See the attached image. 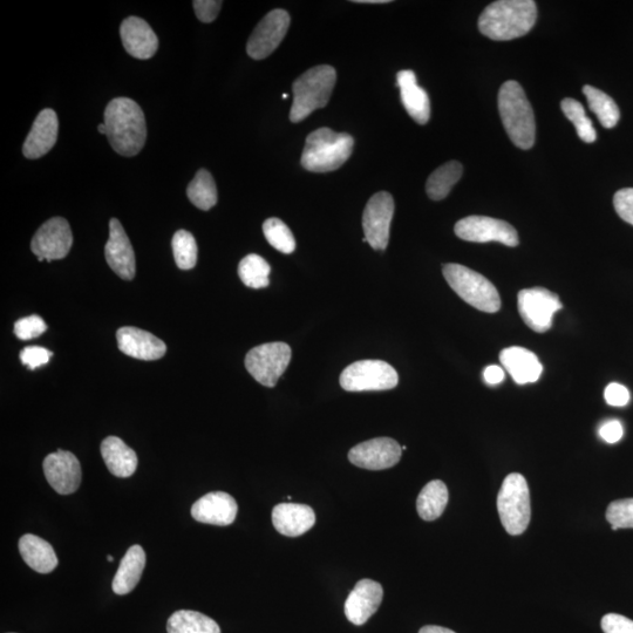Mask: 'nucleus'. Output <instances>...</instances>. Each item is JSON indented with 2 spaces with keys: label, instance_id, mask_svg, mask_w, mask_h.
I'll return each instance as SVG.
<instances>
[{
  "label": "nucleus",
  "instance_id": "nucleus-1",
  "mask_svg": "<svg viewBox=\"0 0 633 633\" xmlns=\"http://www.w3.org/2000/svg\"><path fill=\"white\" fill-rule=\"evenodd\" d=\"M107 138L119 155H138L147 140V126L144 111L129 98H115L107 105L105 122Z\"/></svg>",
  "mask_w": 633,
  "mask_h": 633
},
{
  "label": "nucleus",
  "instance_id": "nucleus-2",
  "mask_svg": "<svg viewBox=\"0 0 633 633\" xmlns=\"http://www.w3.org/2000/svg\"><path fill=\"white\" fill-rule=\"evenodd\" d=\"M537 19L533 0H499L487 6L479 18V30L496 42H508L526 36Z\"/></svg>",
  "mask_w": 633,
  "mask_h": 633
},
{
  "label": "nucleus",
  "instance_id": "nucleus-3",
  "mask_svg": "<svg viewBox=\"0 0 633 633\" xmlns=\"http://www.w3.org/2000/svg\"><path fill=\"white\" fill-rule=\"evenodd\" d=\"M499 111L513 144L524 151L532 148L536 135L534 111L522 86L516 81L509 80L501 86Z\"/></svg>",
  "mask_w": 633,
  "mask_h": 633
},
{
  "label": "nucleus",
  "instance_id": "nucleus-4",
  "mask_svg": "<svg viewBox=\"0 0 633 633\" xmlns=\"http://www.w3.org/2000/svg\"><path fill=\"white\" fill-rule=\"evenodd\" d=\"M355 140L347 133L330 128H319L305 141L301 163L312 173H329L342 167L350 159Z\"/></svg>",
  "mask_w": 633,
  "mask_h": 633
},
{
  "label": "nucleus",
  "instance_id": "nucleus-5",
  "mask_svg": "<svg viewBox=\"0 0 633 633\" xmlns=\"http://www.w3.org/2000/svg\"><path fill=\"white\" fill-rule=\"evenodd\" d=\"M336 79V70L329 65L312 67L296 79L292 85L294 104L291 107L290 120L297 124L328 105Z\"/></svg>",
  "mask_w": 633,
  "mask_h": 633
},
{
  "label": "nucleus",
  "instance_id": "nucleus-6",
  "mask_svg": "<svg viewBox=\"0 0 633 633\" xmlns=\"http://www.w3.org/2000/svg\"><path fill=\"white\" fill-rule=\"evenodd\" d=\"M444 277L466 303L482 312L495 313L501 309L498 289L485 276L460 264H445Z\"/></svg>",
  "mask_w": 633,
  "mask_h": 633
},
{
  "label": "nucleus",
  "instance_id": "nucleus-7",
  "mask_svg": "<svg viewBox=\"0 0 633 633\" xmlns=\"http://www.w3.org/2000/svg\"><path fill=\"white\" fill-rule=\"evenodd\" d=\"M498 510L503 528L510 535H521L526 532L532 507L527 480L519 473L509 474L498 496Z\"/></svg>",
  "mask_w": 633,
  "mask_h": 633
},
{
  "label": "nucleus",
  "instance_id": "nucleus-8",
  "mask_svg": "<svg viewBox=\"0 0 633 633\" xmlns=\"http://www.w3.org/2000/svg\"><path fill=\"white\" fill-rule=\"evenodd\" d=\"M398 383L397 371L383 360H360L340 374V386L347 392L392 390Z\"/></svg>",
  "mask_w": 633,
  "mask_h": 633
},
{
  "label": "nucleus",
  "instance_id": "nucleus-9",
  "mask_svg": "<svg viewBox=\"0 0 633 633\" xmlns=\"http://www.w3.org/2000/svg\"><path fill=\"white\" fill-rule=\"evenodd\" d=\"M291 347L282 342L254 347L245 357V367L253 378L263 386L275 387L279 378L288 369Z\"/></svg>",
  "mask_w": 633,
  "mask_h": 633
},
{
  "label": "nucleus",
  "instance_id": "nucleus-10",
  "mask_svg": "<svg viewBox=\"0 0 633 633\" xmlns=\"http://www.w3.org/2000/svg\"><path fill=\"white\" fill-rule=\"evenodd\" d=\"M517 306L523 322L537 333L549 331L553 326L555 313L563 308L560 297L546 288L520 291Z\"/></svg>",
  "mask_w": 633,
  "mask_h": 633
},
{
  "label": "nucleus",
  "instance_id": "nucleus-11",
  "mask_svg": "<svg viewBox=\"0 0 633 633\" xmlns=\"http://www.w3.org/2000/svg\"><path fill=\"white\" fill-rule=\"evenodd\" d=\"M454 230L456 236L467 242H499L507 247H517L520 243L513 226L487 216H468L456 223Z\"/></svg>",
  "mask_w": 633,
  "mask_h": 633
},
{
  "label": "nucleus",
  "instance_id": "nucleus-12",
  "mask_svg": "<svg viewBox=\"0 0 633 633\" xmlns=\"http://www.w3.org/2000/svg\"><path fill=\"white\" fill-rule=\"evenodd\" d=\"M394 200L390 193L379 192L367 202L363 214L364 242L374 250H385L390 241Z\"/></svg>",
  "mask_w": 633,
  "mask_h": 633
},
{
  "label": "nucleus",
  "instance_id": "nucleus-13",
  "mask_svg": "<svg viewBox=\"0 0 633 633\" xmlns=\"http://www.w3.org/2000/svg\"><path fill=\"white\" fill-rule=\"evenodd\" d=\"M73 235L70 224L63 217H53L45 222L33 236L31 250L39 262L63 260L72 248Z\"/></svg>",
  "mask_w": 633,
  "mask_h": 633
},
{
  "label": "nucleus",
  "instance_id": "nucleus-14",
  "mask_svg": "<svg viewBox=\"0 0 633 633\" xmlns=\"http://www.w3.org/2000/svg\"><path fill=\"white\" fill-rule=\"evenodd\" d=\"M289 27L290 15L287 11L276 9L269 12L256 26L248 40V56L255 60L271 56L287 36Z\"/></svg>",
  "mask_w": 633,
  "mask_h": 633
},
{
  "label": "nucleus",
  "instance_id": "nucleus-15",
  "mask_svg": "<svg viewBox=\"0 0 633 633\" xmlns=\"http://www.w3.org/2000/svg\"><path fill=\"white\" fill-rule=\"evenodd\" d=\"M401 454L403 449L396 440L376 438L353 447L349 453V460L359 468L383 471L396 466Z\"/></svg>",
  "mask_w": 633,
  "mask_h": 633
},
{
  "label": "nucleus",
  "instance_id": "nucleus-16",
  "mask_svg": "<svg viewBox=\"0 0 633 633\" xmlns=\"http://www.w3.org/2000/svg\"><path fill=\"white\" fill-rule=\"evenodd\" d=\"M43 467L47 481L58 494L77 492L81 483V466L76 455L59 449L46 456Z\"/></svg>",
  "mask_w": 633,
  "mask_h": 633
},
{
  "label": "nucleus",
  "instance_id": "nucleus-17",
  "mask_svg": "<svg viewBox=\"0 0 633 633\" xmlns=\"http://www.w3.org/2000/svg\"><path fill=\"white\" fill-rule=\"evenodd\" d=\"M108 265L120 278L132 281L136 274L134 249L124 227L117 219L110 222V238L105 247Z\"/></svg>",
  "mask_w": 633,
  "mask_h": 633
},
{
  "label": "nucleus",
  "instance_id": "nucleus-18",
  "mask_svg": "<svg viewBox=\"0 0 633 633\" xmlns=\"http://www.w3.org/2000/svg\"><path fill=\"white\" fill-rule=\"evenodd\" d=\"M384 590L372 580L359 581L345 602V615L352 624L364 625L383 602Z\"/></svg>",
  "mask_w": 633,
  "mask_h": 633
},
{
  "label": "nucleus",
  "instance_id": "nucleus-19",
  "mask_svg": "<svg viewBox=\"0 0 633 633\" xmlns=\"http://www.w3.org/2000/svg\"><path fill=\"white\" fill-rule=\"evenodd\" d=\"M120 36L125 50L136 59H151L159 49L158 36L146 20L139 17L125 19L120 27Z\"/></svg>",
  "mask_w": 633,
  "mask_h": 633
},
{
  "label": "nucleus",
  "instance_id": "nucleus-20",
  "mask_svg": "<svg viewBox=\"0 0 633 633\" xmlns=\"http://www.w3.org/2000/svg\"><path fill=\"white\" fill-rule=\"evenodd\" d=\"M58 132L57 113L50 108L40 112L23 146L25 158L30 160L43 158L57 144Z\"/></svg>",
  "mask_w": 633,
  "mask_h": 633
},
{
  "label": "nucleus",
  "instance_id": "nucleus-21",
  "mask_svg": "<svg viewBox=\"0 0 633 633\" xmlns=\"http://www.w3.org/2000/svg\"><path fill=\"white\" fill-rule=\"evenodd\" d=\"M118 346L126 356L140 360H158L166 355L167 346L147 331L126 326L117 332Z\"/></svg>",
  "mask_w": 633,
  "mask_h": 633
},
{
  "label": "nucleus",
  "instance_id": "nucleus-22",
  "mask_svg": "<svg viewBox=\"0 0 633 633\" xmlns=\"http://www.w3.org/2000/svg\"><path fill=\"white\" fill-rule=\"evenodd\" d=\"M238 512L237 502L228 493L213 492L202 496L192 507V516L197 522L230 526Z\"/></svg>",
  "mask_w": 633,
  "mask_h": 633
},
{
  "label": "nucleus",
  "instance_id": "nucleus-23",
  "mask_svg": "<svg viewBox=\"0 0 633 633\" xmlns=\"http://www.w3.org/2000/svg\"><path fill=\"white\" fill-rule=\"evenodd\" d=\"M272 523L279 534L289 537L301 536L315 526L313 509L299 503H281L272 510Z\"/></svg>",
  "mask_w": 633,
  "mask_h": 633
},
{
  "label": "nucleus",
  "instance_id": "nucleus-24",
  "mask_svg": "<svg viewBox=\"0 0 633 633\" xmlns=\"http://www.w3.org/2000/svg\"><path fill=\"white\" fill-rule=\"evenodd\" d=\"M397 85L406 112L419 125H426L431 118L430 97L418 85L415 73L411 70L400 71L397 74Z\"/></svg>",
  "mask_w": 633,
  "mask_h": 633
},
{
  "label": "nucleus",
  "instance_id": "nucleus-25",
  "mask_svg": "<svg viewBox=\"0 0 633 633\" xmlns=\"http://www.w3.org/2000/svg\"><path fill=\"white\" fill-rule=\"evenodd\" d=\"M500 362L519 385L536 383L543 372V366L535 353L520 346L502 350Z\"/></svg>",
  "mask_w": 633,
  "mask_h": 633
},
{
  "label": "nucleus",
  "instance_id": "nucleus-26",
  "mask_svg": "<svg viewBox=\"0 0 633 633\" xmlns=\"http://www.w3.org/2000/svg\"><path fill=\"white\" fill-rule=\"evenodd\" d=\"M101 455L108 471L118 478H129L138 468V456L120 438L108 437L102 441Z\"/></svg>",
  "mask_w": 633,
  "mask_h": 633
},
{
  "label": "nucleus",
  "instance_id": "nucleus-27",
  "mask_svg": "<svg viewBox=\"0 0 633 633\" xmlns=\"http://www.w3.org/2000/svg\"><path fill=\"white\" fill-rule=\"evenodd\" d=\"M19 551L27 566L39 574H50L58 567V557L51 544L39 536L24 535L19 540Z\"/></svg>",
  "mask_w": 633,
  "mask_h": 633
},
{
  "label": "nucleus",
  "instance_id": "nucleus-28",
  "mask_svg": "<svg viewBox=\"0 0 633 633\" xmlns=\"http://www.w3.org/2000/svg\"><path fill=\"white\" fill-rule=\"evenodd\" d=\"M146 567V553L141 546H133L120 562L117 574L114 576L112 588L117 595H127L134 590L141 580Z\"/></svg>",
  "mask_w": 633,
  "mask_h": 633
},
{
  "label": "nucleus",
  "instance_id": "nucleus-29",
  "mask_svg": "<svg viewBox=\"0 0 633 633\" xmlns=\"http://www.w3.org/2000/svg\"><path fill=\"white\" fill-rule=\"evenodd\" d=\"M449 495L444 482L434 480L421 490L417 500L418 514L422 520L434 521L439 519L447 507Z\"/></svg>",
  "mask_w": 633,
  "mask_h": 633
},
{
  "label": "nucleus",
  "instance_id": "nucleus-30",
  "mask_svg": "<svg viewBox=\"0 0 633 633\" xmlns=\"http://www.w3.org/2000/svg\"><path fill=\"white\" fill-rule=\"evenodd\" d=\"M168 633H221L214 619L192 610L174 612L168 619Z\"/></svg>",
  "mask_w": 633,
  "mask_h": 633
},
{
  "label": "nucleus",
  "instance_id": "nucleus-31",
  "mask_svg": "<svg viewBox=\"0 0 633 633\" xmlns=\"http://www.w3.org/2000/svg\"><path fill=\"white\" fill-rule=\"evenodd\" d=\"M464 168L458 161L445 163L431 174L426 183V192L433 201L444 200L461 179Z\"/></svg>",
  "mask_w": 633,
  "mask_h": 633
},
{
  "label": "nucleus",
  "instance_id": "nucleus-32",
  "mask_svg": "<svg viewBox=\"0 0 633 633\" xmlns=\"http://www.w3.org/2000/svg\"><path fill=\"white\" fill-rule=\"evenodd\" d=\"M583 93L587 97L588 105L591 112L596 114L598 120H600L604 128H614L619 119H621V112L611 97L607 93L598 90L594 86H584Z\"/></svg>",
  "mask_w": 633,
  "mask_h": 633
},
{
  "label": "nucleus",
  "instance_id": "nucleus-33",
  "mask_svg": "<svg viewBox=\"0 0 633 633\" xmlns=\"http://www.w3.org/2000/svg\"><path fill=\"white\" fill-rule=\"evenodd\" d=\"M187 195L196 208L207 211L217 203L216 183L206 169H200L194 180L189 183Z\"/></svg>",
  "mask_w": 633,
  "mask_h": 633
},
{
  "label": "nucleus",
  "instance_id": "nucleus-34",
  "mask_svg": "<svg viewBox=\"0 0 633 633\" xmlns=\"http://www.w3.org/2000/svg\"><path fill=\"white\" fill-rule=\"evenodd\" d=\"M270 272L269 263L256 254L245 256L238 265V275L248 288L263 289L269 287Z\"/></svg>",
  "mask_w": 633,
  "mask_h": 633
},
{
  "label": "nucleus",
  "instance_id": "nucleus-35",
  "mask_svg": "<svg viewBox=\"0 0 633 633\" xmlns=\"http://www.w3.org/2000/svg\"><path fill=\"white\" fill-rule=\"evenodd\" d=\"M562 111L566 114L568 120L573 122L578 138L587 144H592L597 139V133L595 131L592 121L585 113L584 107L581 102L575 99L567 98L561 102Z\"/></svg>",
  "mask_w": 633,
  "mask_h": 633
},
{
  "label": "nucleus",
  "instance_id": "nucleus-36",
  "mask_svg": "<svg viewBox=\"0 0 633 633\" xmlns=\"http://www.w3.org/2000/svg\"><path fill=\"white\" fill-rule=\"evenodd\" d=\"M263 233L267 241L283 254H292L296 249V240L290 228L282 220L269 219L263 224Z\"/></svg>",
  "mask_w": 633,
  "mask_h": 633
},
{
  "label": "nucleus",
  "instance_id": "nucleus-37",
  "mask_svg": "<svg viewBox=\"0 0 633 633\" xmlns=\"http://www.w3.org/2000/svg\"><path fill=\"white\" fill-rule=\"evenodd\" d=\"M173 253L176 265L181 270L195 268L197 263V244L195 238L187 230H179L173 237Z\"/></svg>",
  "mask_w": 633,
  "mask_h": 633
},
{
  "label": "nucleus",
  "instance_id": "nucleus-38",
  "mask_svg": "<svg viewBox=\"0 0 633 633\" xmlns=\"http://www.w3.org/2000/svg\"><path fill=\"white\" fill-rule=\"evenodd\" d=\"M607 520L612 530L633 528V499L618 500L610 503Z\"/></svg>",
  "mask_w": 633,
  "mask_h": 633
},
{
  "label": "nucleus",
  "instance_id": "nucleus-39",
  "mask_svg": "<svg viewBox=\"0 0 633 633\" xmlns=\"http://www.w3.org/2000/svg\"><path fill=\"white\" fill-rule=\"evenodd\" d=\"M46 330V323L37 315L19 319L15 324V335L22 340L37 338Z\"/></svg>",
  "mask_w": 633,
  "mask_h": 633
},
{
  "label": "nucleus",
  "instance_id": "nucleus-40",
  "mask_svg": "<svg viewBox=\"0 0 633 633\" xmlns=\"http://www.w3.org/2000/svg\"><path fill=\"white\" fill-rule=\"evenodd\" d=\"M53 353L44 347L27 346L20 352V360L29 367L30 370H36L38 367L46 365L50 362Z\"/></svg>",
  "mask_w": 633,
  "mask_h": 633
},
{
  "label": "nucleus",
  "instance_id": "nucleus-41",
  "mask_svg": "<svg viewBox=\"0 0 633 633\" xmlns=\"http://www.w3.org/2000/svg\"><path fill=\"white\" fill-rule=\"evenodd\" d=\"M616 213L633 226V188L618 190L614 197Z\"/></svg>",
  "mask_w": 633,
  "mask_h": 633
},
{
  "label": "nucleus",
  "instance_id": "nucleus-42",
  "mask_svg": "<svg viewBox=\"0 0 633 633\" xmlns=\"http://www.w3.org/2000/svg\"><path fill=\"white\" fill-rule=\"evenodd\" d=\"M223 3L216 0H195L193 3L197 18L202 23H211L219 16Z\"/></svg>",
  "mask_w": 633,
  "mask_h": 633
},
{
  "label": "nucleus",
  "instance_id": "nucleus-43",
  "mask_svg": "<svg viewBox=\"0 0 633 633\" xmlns=\"http://www.w3.org/2000/svg\"><path fill=\"white\" fill-rule=\"evenodd\" d=\"M601 624L604 633H633V621L622 615H605Z\"/></svg>",
  "mask_w": 633,
  "mask_h": 633
},
{
  "label": "nucleus",
  "instance_id": "nucleus-44",
  "mask_svg": "<svg viewBox=\"0 0 633 633\" xmlns=\"http://www.w3.org/2000/svg\"><path fill=\"white\" fill-rule=\"evenodd\" d=\"M604 397L610 406L624 407L629 404L630 392L625 386L612 383L605 389Z\"/></svg>",
  "mask_w": 633,
  "mask_h": 633
},
{
  "label": "nucleus",
  "instance_id": "nucleus-45",
  "mask_svg": "<svg viewBox=\"0 0 633 633\" xmlns=\"http://www.w3.org/2000/svg\"><path fill=\"white\" fill-rule=\"evenodd\" d=\"M623 434V426L618 420L605 422L600 428L601 438L605 442H608V444H616V442L623 438Z\"/></svg>",
  "mask_w": 633,
  "mask_h": 633
},
{
  "label": "nucleus",
  "instance_id": "nucleus-46",
  "mask_svg": "<svg viewBox=\"0 0 633 633\" xmlns=\"http://www.w3.org/2000/svg\"><path fill=\"white\" fill-rule=\"evenodd\" d=\"M483 378H485L488 385H499L506 378V373L498 365H490L483 372Z\"/></svg>",
  "mask_w": 633,
  "mask_h": 633
},
{
  "label": "nucleus",
  "instance_id": "nucleus-47",
  "mask_svg": "<svg viewBox=\"0 0 633 633\" xmlns=\"http://www.w3.org/2000/svg\"><path fill=\"white\" fill-rule=\"evenodd\" d=\"M419 633H456L452 630L442 628V626L437 625H427L424 628H421Z\"/></svg>",
  "mask_w": 633,
  "mask_h": 633
},
{
  "label": "nucleus",
  "instance_id": "nucleus-48",
  "mask_svg": "<svg viewBox=\"0 0 633 633\" xmlns=\"http://www.w3.org/2000/svg\"><path fill=\"white\" fill-rule=\"evenodd\" d=\"M355 3L360 4H386L390 3L389 0H355Z\"/></svg>",
  "mask_w": 633,
  "mask_h": 633
},
{
  "label": "nucleus",
  "instance_id": "nucleus-49",
  "mask_svg": "<svg viewBox=\"0 0 633 633\" xmlns=\"http://www.w3.org/2000/svg\"><path fill=\"white\" fill-rule=\"evenodd\" d=\"M98 131H99L101 134H105V135H107V127H106V125H105V124H101V125H99V127H98Z\"/></svg>",
  "mask_w": 633,
  "mask_h": 633
},
{
  "label": "nucleus",
  "instance_id": "nucleus-50",
  "mask_svg": "<svg viewBox=\"0 0 633 633\" xmlns=\"http://www.w3.org/2000/svg\"><path fill=\"white\" fill-rule=\"evenodd\" d=\"M107 560L110 561V562H113L114 558H113V556H107Z\"/></svg>",
  "mask_w": 633,
  "mask_h": 633
}]
</instances>
